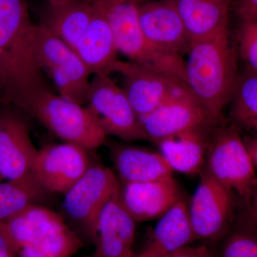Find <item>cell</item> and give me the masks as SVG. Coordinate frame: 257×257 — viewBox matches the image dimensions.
I'll return each mask as SVG.
<instances>
[{
    "mask_svg": "<svg viewBox=\"0 0 257 257\" xmlns=\"http://www.w3.org/2000/svg\"><path fill=\"white\" fill-rule=\"evenodd\" d=\"M136 222L124 206L119 184L99 214L94 250L87 257H135Z\"/></svg>",
    "mask_w": 257,
    "mask_h": 257,
    "instance_id": "9a60e30c",
    "label": "cell"
},
{
    "mask_svg": "<svg viewBox=\"0 0 257 257\" xmlns=\"http://www.w3.org/2000/svg\"><path fill=\"white\" fill-rule=\"evenodd\" d=\"M161 155L173 171L194 175L201 173L206 164L208 145L202 130L188 132L157 143Z\"/></svg>",
    "mask_w": 257,
    "mask_h": 257,
    "instance_id": "cb8c5ba5",
    "label": "cell"
},
{
    "mask_svg": "<svg viewBox=\"0 0 257 257\" xmlns=\"http://www.w3.org/2000/svg\"><path fill=\"white\" fill-rule=\"evenodd\" d=\"M34 51L37 65L53 82L57 94L86 104L92 74L75 50L40 23Z\"/></svg>",
    "mask_w": 257,
    "mask_h": 257,
    "instance_id": "5b68a950",
    "label": "cell"
},
{
    "mask_svg": "<svg viewBox=\"0 0 257 257\" xmlns=\"http://www.w3.org/2000/svg\"><path fill=\"white\" fill-rule=\"evenodd\" d=\"M166 257H211V255L206 244L197 246L188 245Z\"/></svg>",
    "mask_w": 257,
    "mask_h": 257,
    "instance_id": "f546056e",
    "label": "cell"
},
{
    "mask_svg": "<svg viewBox=\"0 0 257 257\" xmlns=\"http://www.w3.org/2000/svg\"><path fill=\"white\" fill-rule=\"evenodd\" d=\"M140 120L149 141L157 144L181 134L203 130L216 122L189 89Z\"/></svg>",
    "mask_w": 257,
    "mask_h": 257,
    "instance_id": "7c38bea8",
    "label": "cell"
},
{
    "mask_svg": "<svg viewBox=\"0 0 257 257\" xmlns=\"http://www.w3.org/2000/svg\"><path fill=\"white\" fill-rule=\"evenodd\" d=\"M230 103L234 124L257 137V75L238 76Z\"/></svg>",
    "mask_w": 257,
    "mask_h": 257,
    "instance_id": "484cf974",
    "label": "cell"
},
{
    "mask_svg": "<svg viewBox=\"0 0 257 257\" xmlns=\"http://www.w3.org/2000/svg\"><path fill=\"white\" fill-rule=\"evenodd\" d=\"M96 8L97 12L95 16L76 44L74 50L92 76L109 75L118 60L116 55L119 52L110 25L104 15L97 7Z\"/></svg>",
    "mask_w": 257,
    "mask_h": 257,
    "instance_id": "d6986e66",
    "label": "cell"
},
{
    "mask_svg": "<svg viewBox=\"0 0 257 257\" xmlns=\"http://www.w3.org/2000/svg\"><path fill=\"white\" fill-rule=\"evenodd\" d=\"M238 44L246 72L257 75V20L241 21Z\"/></svg>",
    "mask_w": 257,
    "mask_h": 257,
    "instance_id": "83f0119b",
    "label": "cell"
},
{
    "mask_svg": "<svg viewBox=\"0 0 257 257\" xmlns=\"http://www.w3.org/2000/svg\"><path fill=\"white\" fill-rule=\"evenodd\" d=\"M187 53L186 84L216 121L231 101L238 77L229 31L192 42Z\"/></svg>",
    "mask_w": 257,
    "mask_h": 257,
    "instance_id": "7a4b0ae2",
    "label": "cell"
},
{
    "mask_svg": "<svg viewBox=\"0 0 257 257\" xmlns=\"http://www.w3.org/2000/svg\"><path fill=\"white\" fill-rule=\"evenodd\" d=\"M48 1H51V0H48Z\"/></svg>",
    "mask_w": 257,
    "mask_h": 257,
    "instance_id": "d590c367",
    "label": "cell"
},
{
    "mask_svg": "<svg viewBox=\"0 0 257 257\" xmlns=\"http://www.w3.org/2000/svg\"><path fill=\"white\" fill-rule=\"evenodd\" d=\"M204 168L240 199H245L257 183L256 169L236 124L216 130L207 146Z\"/></svg>",
    "mask_w": 257,
    "mask_h": 257,
    "instance_id": "8992f818",
    "label": "cell"
},
{
    "mask_svg": "<svg viewBox=\"0 0 257 257\" xmlns=\"http://www.w3.org/2000/svg\"><path fill=\"white\" fill-rule=\"evenodd\" d=\"M194 241L188 206L181 197L158 219L148 241L135 257H166Z\"/></svg>",
    "mask_w": 257,
    "mask_h": 257,
    "instance_id": "e0dca14e",
    "label": "cell"
},
{
    "mask_svg": "<svg viewBox=\"0 0 257 257\" xmlns=\"http://www.w3.org/2000/svg\"><path fill=\"white\" fill-rule=\"evenodd\" d=\"M174 1L192 43L229 31V0Z\"/></svg>",
    "mask_w": 257,
    "mask_h": 257,
    "instance_id": "44dd1931",
    "label": "cell"
},
{
    "mask_svg": "<svg viewBox=\"0 0 257 257\" xmlns=\"http://www.w3.org/2000/svg\"><path fill=\"white\" fill-rule=\"evenodd\" d=\"M243 140L251 155L255 169L257 170V137L248 135L246 138H243Z\"/></svg>",
    "mask_w": 257,
    "mask_h": 257,
    "instance_id": "d6a6232c",
    "label": "cell"
},
{
    "mask_svg": "<svg viewBox=\"0 0 257 257\" xmlns=\"http://www.w3.org/2000/svg\"><path fill=\"white\" fill-rule=\"evenodd\" d=\"M189 209L194 238L213 241L220 237L234 217L238 197L208 172H201Z\"/></svg>",
    "mask_w": 257,
    "mask_h": 257,
    "instance_id": "9c48e42d",
    "label": "cell"
},
{
    "mask_svg": "<svg viewBox=\"0 0 257 257\" xmlns=\"http://www.w3.org/2000/svg\"><path fill=\"white\" fill-rule=\"evenodd\" d=\"M37 27L25 0H0V101L25 114L52 89L35 59Z\"/></svg>",
    "mask_w": 257,
    "mask_h": 257,
    "instance_id": "6da1fadb",
    "label": "cell"
},
{
    "mask_svg": "<svg viewBox=\"0 0 257 257\" xmlns=\"http://www.w3.org/2000/svg\"><path fill=\"white\" fill-rule=\"evenodd\" d=\"M0 224L17 253L67 226L63 216L40 204L30 206Z\"/></svg>",
    "mask_w": 257,
    "mask_h": 257,
    "instance_id": "ffe728a7",
    "label": "cell"
},
{
    "mask_svg": "<svg viewBox=\"0 0 257 257\" xmlns=\"http://www.w3.org/2000/svg\"><path fill=\"white\" fill-rule=\"evenodd\" d=\"M86 104L106 135L124 143L149 141L124 89L109 75L92 76Z\"/></svg>",
    "mask_w": 257,
    "mask_h": 257,
    "instance_id": "ba28073f",
    "label": "cell"
},
{
    "mask_svg": "<svg viewBox=\"0 0 257 257\" xmlns=\"http://www.w3.org/2000/svg\"><path fill=\"white\" fill-rule=\"evenodd\" d=\"M236 6L241 21L257 20V0H236Z\"/></svg>",
    "mask_w": 257,
    "mask_h": 257,
    "instance_id": "f1b7e54d",
    "label": "cell"
},
{
    "mask_svg": "<svg viewBox=\"0 0 257 257\" xmlns=\"http://www.w3.org/2000/svg\"><path fill=\"white\" fill-rule=\"evenodd\" d=\"M0 257H18L8 236L5 234L3 226L0 224Z\"/></svg>",
    "mask_w": 257,
    "mask_h": 257,
    "instance_id": "1f68e13d",
    "label": "cell"
},
{
    "mask_svg": "<svg viewBox=\"0 0 257 257\" xmlns=\"http://www.w3.org/2000/svg\"><path fill=\"white\" fill-rule=\"evenodd\" d=\"M110 152L123 184L143 183L172 177L173 170L160 153L126 144H112Z\"/></svg>",
    "mask_w": 257,
    "mask_h": 257,
    "instance_id": "ac0fdd59",
    "label": "cell"
},
{
    "mask_svg": "<svg viewBox=\"0 0 257 257\" xmlns=\"http://www.w3.org/2000/svg\"><path fill=\"white\" fill-rule=\"evenodd\" d=\"M25 114L13 106L0 110V177L15 181L32 176L37 156Z\"/></svg>",
    "mask_w": 257,
    "mask_h": 257,
    "instance_id": "4fadbf2b",
    "label": "cell"
},
{
    "mask_svg": "<svg viewBox=\"0 0 257 257\" xmlns=\"http://www.w3.org/2000/svg\"><path fill=\"white\" fill-rule=\"evenodd\" d=\"M121 193L125 207L136 221L160 219L181 198L172 177L143 183L124 184Z\"/></svg>",
    "mask_w": 257,
    "mask_h": 257,
    "instance_id": "2e32d148",
    "label": "cell"
},
{
    "mask_svg": "<svg viewBox=\"0 0 257 257\" xmlns=\"http://www.w3.org/2000/svg\"><path fill=\"white\" fill-rule=\"evenodd\" d=\"M135 1L139 2V1H142V0H135Z\"/></svg>",
    "mask_w": 257,
    "mask_h": 257,
    "instance_id": "836d02e7",
    "label": "cell"
},
{
    "mask_svg": "<svg viewBox=\"0 0 257 257\" xmlns=\"http://www.w3.org/2000/svg\"><path fill=\"white\" fill-rule=\"evenodd\" d=\"M33 177L0 182V223L34 204L44 205L48 194Z\"/></svg>",
    "mask_w": 257,
    "mask_h": 257,
    "instance_id": "d4e9b609",
    "label": "cell"
},
{
    "mask_svg": "<svg viewBox=\"0 0 257 257\" xmlns=\"http://www.w3.org/2000/svg\"><path fill=\"white\" fill-rule=\"evenodd\" d=\"M1 181H3V179H1V177H0V182H1Z\"/></svg>",
    "mask_w": 257,
    "mask_h": 257,
    "instance_id": "e575fe53",
    "label": "cell"
},
{
    "mask_svg": "<svg viewBox=\"0 0 257 257\" xmlns=\"http://www.w3.org/2000/svg\"><path fill=\"white\" fill-rule=\"evenodd\" d=\"M112 72L122 77L123 89L140 119L189 89L182 81L131 61H116Z\"/></svg>",
    "mask_w": 257,
    "mask_h": 257,
    "instance_id": "30bf717a",
    "label": "cell"
},
{
    "mask_svg": "<svg viewBox=\"0 0 257 257\" xmlns=\"http://www.w3.org/2000/svg\"><path fill=\"white\" fill-rule=\"evenodd\" d=\"M119 184L112 170L91 163L86 173L64 194V216L82 239L94 243L98 218Z\"/></svg>",
    "mask_w": 257,
    "mask_h": 257,
    "instance_id": "52a82bcc",
    "label": "cell"
},
{
    "mask_svg": "<svg viewBox=\"0 0 257 257\" xmlns=\"http://www.w3.org/2000/svg\"><path fill=\"white\" fill-rule=\"evenodd\" d=\"M25 114L38 120L64 143L79 145L88 152L105 143L107 135L87 106L52 89L39 94Z\"/></svg>",
    "mask_w": 257,
    "mask_h": 257,
    "instance_id": "277c9868",
    "label": "cell"
},
{
    "mask_svg": "<svg viewBox=\"0 0 257 257\" xmlns=\"http://www.w3.org/2000/svg\"><path fill=\"white\" fill-rule=\"evenodd\" d=\"M43 25L74 49L96 14L94 0H51Z\"/></svg>",
    "mask_w": 257,
    "mask_h": 257,
    "instance_id": "7402d4cb",
    "label": "cell"
},
{
    "mask_svg": "<svg viewBox=\"0 0 257 257\" xmlns=\"http://www.w3.org/2000/svg\"><path fill=\"white\" fill-rule=\"evenodd\" d=\"M239 201L257 226V183L255 184L247 197L243 199H239Z\"/></svg>",
    "mask_w": 257,
    "mask_h": 257,
    "instance_id": "4dcf8cb0",
    "label": "cell"
},
{
    "mask_svg": "<svg viewBox=\"0 0 257 257\" xmlns=\"http://www.w3.org/2000/svg\"><path fill=\"white\" fill-rule=\"evenodd\" d=\"M106 17L114 35L118 52L131 62L185 81V62L181 55L155 47L145 37L139 22L135 0H94Z\"/></svg>",
    "mask_w": 257,
    "mask_h": 257,
    "instance_id": "3957f363",
    "label": "cell"
},
{
    "mask_svg": "<svg viewBox=\"0 0 257 257\" xmlns=\"http://www.w3.org/2000/svg\"><path fill=\"white\" fill-rule=\"evenodd\" d=\"M139 22L145 37L157 48L181 55L192 45L174 0L138 3Z\"/></svg>",
    "mask_w": 257,
    "mask_h": 257,
    "instance_id": "5bb4252c",
    "label": "cell"
},
{
    "mask_svg": "<svg viewBox=\"0 0 257 257\" xmlns=\"http://www.w3.org/2000/svg\"><path fill=\"white\" fill-rule=\"evenodd\" d=\"M84 246L83 239L68 226L22 248L18 257H72Z\"/></svg>",
    "mask_w": 257,
    "mask_h": 257,
    "instance_id": "4316f807",
    "label": "cell"
},
{
    "mask_svg": "<svg viewBox=\"0 0 257 257\" xmlns=\"http://www.w3.org/2000/svg\"><path fill=\"white\" fill-rule=\"evenodd\" d=\"M87 152L72 143L46 145L37 152L32 175L50 194H65L90 166Z\"/></svg>",
    "mask_w": 257,
    "mask_h": 257,
    "instance_id": "8fae6325",
    "label": "cell"
},
{
    "mask_svg": "<svg viewBox=\"0 0 257 257\" xmlns=\"http://www.w3.org/2000/svg\"><path fill=\"white\" fill-rule=\"evenodd\" d=\"M209 243L211 257H257V226L239 199L228 229Z\"/></svg>",
    "mask_w": 257,
    "mask_h": 257,
    "instance_id": "603a6c76",
    "label": "cell"
}]
</instances>
